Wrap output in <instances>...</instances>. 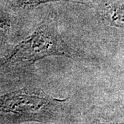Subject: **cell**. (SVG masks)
<instances>
[{
  "instance_id": "6da1fadb",
  "label": "cell",
  "mask_w": 124,
  "mask_h": 124,
  "mask_svg": "<svg viewBox=\"0 0 124 124\" xmlns=\"http://www.w3.org/2000/svg\"><path fill=\"white\" fill-rule=\"evenodd\" d=\"M63 56L73 59L77 53L65 42L58 29L54 17L48 16L35 32L16 46L6 63H33L48 56Z\"/></svg>"
},
{
  "instance_id": "7a4b0ae2",
  "label": "cell",
  "mask_w": 124,
  "mask_h": 124,
  "mask_svg": "<svg viewBox=\"0 0 124 124\" xmlns=\"http://www.w3.org/2000/svg\"><path fill=\"white\" fill-rule=\"evenodd\" d=\"M57 99L17 90L0 96V112L15 115H31L44 110Z\"/></svg>"
},
{
  "instance_id": "3957f363",
  "label": "cell",
  "mask_w": 124,
  "mask_h": 124,
  "mask_svg": "<svg viewBox=\"0 0 124 124\" xmlns=\"http://www.w3.org/2000/svg\"><path fill=\"white\" fill-rule=\"evenodd\" d=\"M105 19L111 26L124 27V6L123 3L109 6L104 12Z\"/></svg>"
},
{
  "instance_id": "277c9868",
  "label": "cell",
  "mask_w": 124,
  "mask_h": 124,
  "mask_svg": "<svg viewBox=\"0 0 124 124\" xmlns=\"http://www.w3.org/2000/svg\"><path fill=\"white\" fill-rule=\"evenodd\" d=\"M12 6L19 8H29L34 7L42 4L55 1H70L78 4H83L82 2L75 1L72 0H7Z\"/></svg>"
}]
</instances>
